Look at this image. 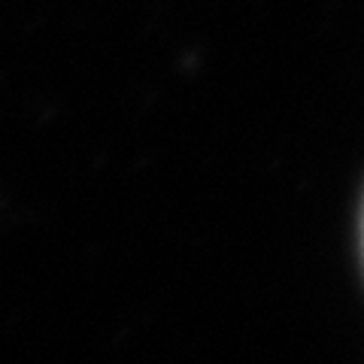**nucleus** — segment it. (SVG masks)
<instances>
[{
	"mask_svg": "<svg viewBox=\"0 0 364 364\" xmlns=\"http://www.w3.org/2000/svg\"><path fill=\"white\" fill-rule=\"evenodd\" d=\"M361 258H364V207H361Z\"/></svg>",
	"mask_w": 364,
	"mask_h": 364,
	"instance_id": "nucleus-1",
	"label": "nucleus"
}]
</instances>
